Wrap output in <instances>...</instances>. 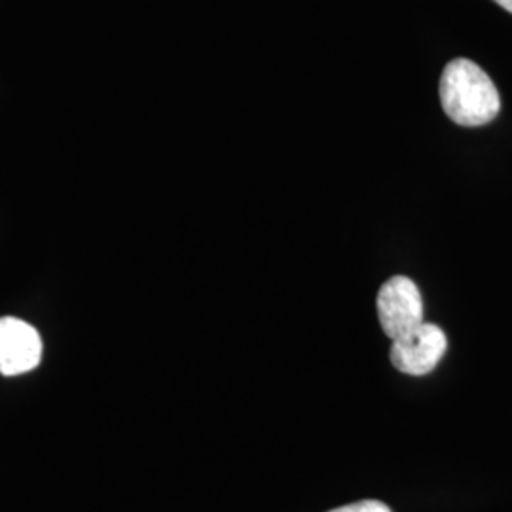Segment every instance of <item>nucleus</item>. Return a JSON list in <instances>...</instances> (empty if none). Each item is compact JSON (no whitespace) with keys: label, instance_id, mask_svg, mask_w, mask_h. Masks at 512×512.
<instances>
[{"label":"nucleus","instance_id":"f257e3e1","mask_svg":"<svg viewBox=\"0 0 512 512\" xmlns=\"http://www.w3.org/2000/svg\"><path fill=\"white\" fill-rule=\"evenodd\" d=\"M440 105L446 116L463 128L492 122L501 109L492 78L471 59H454L440 76Z\"/></svg>","mask_w":512,"mask_h":512},{"label":"nucleus","instance_id":"f03ea898","mask_svg":"<svg viewBox=\"0 0 512 512\" xmlns=\"http://www.w3.org/2000/svg\"><path fill=\"white\" fill-rule=\"evenodd\" d=\"M376 306L380 325L393 342L425 323L420 289L404 275H395L385 281L378 293Z\"/></svg>","mask_w":512,"mask_h":512},{"label":"nucleus","instance_id":"7ed1b4c3","mask_svg":"<svg viewBox=\"0 0 512 512\" xmlns=\"http://www.w3.org/2000/svg\"><path fill=\"white\" fill-rule=\"evenodd\" d=\"M448 348L444 330L433 323H421L418 329L395 340L389 357L391 365L410 376H425L435 370Z\"/></svg>","mask_w":512,"mask_h":512},{"label":"nucleus","instance_id":"20e7f679","mask_svg":"<svg viewBox=\"0 0 512 512\" xmlns=\"http://www.w3.org/2000/svg\"><path fill=\"white\" fill-rule=\"evenodd\" d=\"M42 359L38 330L18 317L0 319V374L19 376L31 372Z\"/></svg>","mask_w":512,"mask_h":512},{"label":"nucleus","instance_id":"39448f33","mask_svg":"<svg viewBox=\"0 0 512 512\" xmlns=\"http://www.w3.org/2000/svg\"><path fill=\"white\" fill-rule=\"evenodd\" d=\"M329 512H391V509L382 501L365 499V501H357V503H351V505H346V507H340V509H334V511Z\"/></svg>","mask_w":512,"mask_h":512},{"label":"nucleus","instance_id":"423d86ee","mask_svg":"<svg viewBox=\"0 0 512 512\" xmlns=\"http://www.w3.org/2000/svg\"><path fill=\"white\" fill-rule=\"evenodd\" d=\"M494 2H497L501 8H505L507 12L512 14V0H494Z\"/></svg>","mask_w":512,"mask_h":512}]
</instances>
